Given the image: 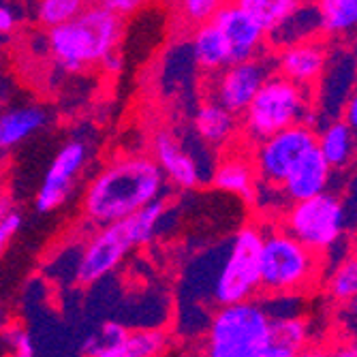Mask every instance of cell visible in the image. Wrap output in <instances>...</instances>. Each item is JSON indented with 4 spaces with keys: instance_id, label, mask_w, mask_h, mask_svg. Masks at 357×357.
Returning <instances> with one entry per match:
<instances>
[{
    "instance_id": "1",
    "label": "cell",
    "mask_w": 357,
    "mask_h": 357,
    "mask_svg": "<svg viewBox=\"0 0 357 357\" xmlns=\"http://www.w3.org/2000/svg\"><path fill=\"white\" fill-rule=\"evenodd\" d=\"M165 174L144 154L118 156L92 178L84 192V214L96 227H107L135 216L158 202Z\"/></svg>"
},
{
    "instance_id": "2",
    "label": "cell",
    "mask_w": 357,
    "mask_h": 357,
    "mask_svg": "<svg viewBox=\"0 0 357 357\" xmlns=\"http://www.w3.org/2000/svg\"><path fill=\"white\" fill-rule=\"evenodd\" d=\"M124 20L101 3L88 5L73 22L47 32V47L64 71H82L92 64H103L116 54L122 39Z\"/></svg>"
},
{
    "instance_id": "3",
    "label": "cell",
    "mask_w": 357,
    "mask_h": 357,
    "mask_svg": "<svg viewBox=\"0 0 357 357\" xmlns=\"http://www.w3.org/2000/svg\"><path fill=\"white\" fill-rule=\"evenodd\" d=\"M321 255L304 246L282 225L266 229L261 252V294L294 298L314 289L321 280Z\"/></svg>"
},
{
    "instance_id": "4",
    "label": "cell",
    "mask_w": 357,
    "mask_h": 357,
    "mask_svg": "<svg viewBox=\"0 0 357 357\" xmlns=\"http://www.w3.org/2000/svg\"><path fill=\"white\" fill-rule=\"evenodd\" d=\"M272 342V314L266 304L250 300L220 306L208 321L202 357H259Z\"/></svg>"
},
{
    "instance_id": "5",
    "label": "cell",
    "mask_w": 357,
    "mask_h": 357,
    "mask_svg": "<svg viewBox=\"0 0 357 357\" xmlns=\"http://www.w3.org/2000/svg\"><path fill=\"white\" fill-rule=\"evenodd\" d=\"M310 124V90L282 75H272L242 116V133L257 146L296 124Z\"/></svg>"
},
{
    "instance_id": "6",
    "label": "cell",
    "mask_w": 357,
    "mask_h": 357,
    "mask_svg": "<svg viewBox=\"0 0 357 357\" xmlns=\"http://www.w3.org/2000/svg\"><path fill=\"white\" fill-rule=\"evenodd\" d=\"M266 229L250 222L234 236L218 268L212 298L220 306H234L255 300L261 294V252Z\"/></svg>"
},
{
    "instance_id": "7",
    "label": "cell",
    "mask_w": 357,
    "mask_h": 357,
    "mask_svg": "<svg viewBox=\"0 0 357 357\" xmlns=\"http://www.w3.org/2000/svg\"><path fill=\"white\" fill-rule=\"evenodd\" d=\"M284 229L314 252L332 250L344 236L347 208L336 192H323L314 199L294 204L284 210Z\"/></svg>"
},
{
    "instance_id": "8",
    "label": "cell",
    "mask_w": 357,
    "mask_h": 357,
    "mask_svg": "<svg viewBox=\"0 0 357 357\" xmlns=\"http://www.w3.org/2000/svg\"><path fill=\"white\" fill-rule=\"evenodd\" d=\"M317 148V128L308 122L296 124L252 148V163L261 186L282 188L300 160Z\"/></svg>"
},
{
    "instance_id": "9",
    "label": "cell",
    "mask_w": 357,
    "mask_h": 357,
    "mask_svg": "<svg viewBox=\"0 0 357 357\" xmlns=\"http://www.w3.org/2000/svg\"><path fill=\"white\" fill-rule=\"evenodd\" d=\"M133 246L135 240L131 231H128L126 220L99 227L82 248L79 261L75 268V282L82 287L99 282L122 264V259Z\"/></svg>"
},
{
    "instance_id": "10",
    "label": "cell",
    "mask_w": 357,
    "mask_h": 357,
    "mask_svg": "<svg viewBox=\"0 0 357 357\" xmlns=\"http://www.w3.org/2000/svg\"><path fill=\"white\" fill-rule=\"evenodd\" d=\"M276 75L272 62L264 56H259L248 62L231 64L218 75H214V82L210 86L214 103L222 105L234 114H242L250 107L255 96L266 86V82Z\"/></svg>"
},
{
    "instance_id": "11",
    "label": "cell",
    "mask_w": 357,
    "mask_h": 357,
    "mask_svg": "<svg viewBox=\"0 0 357 357\" xmlns=\"http://www.w3.org/2000/svg\"><path fill=\"white\" fill-rule=\"evenodd\" d=\"M86 154H88L86 144L77 139L67 142L58 150V154L54 156L52 165L45 172L43 182L37 190L35 208L39 212H52L69 199V195L73 190V182L86 163Z\"/></svg>"
},
{
    "instance_id": "12",
    "label": "cell",
    "mask_w": 357,
    "mask_h": 357,
    "mask_svg": "<svg viewBox=\"0 0 357 357\" xmlns=\"http://www.w3.org/2000/svg\"><path fill=\"white\" fill-rule=\"evenodd\" d=\"M214 24L225 35L231 50V64L248 62L261 56V47L268 39L266 30L257 24V20L238 3H222Z\"/></svg>"
},
{
    "instance_id": "13",
    "label": "cell",
    "mask_w": 357,
    "mask_h": 357,
    "mask_svg": "<svg viewBox=\"0 0 357 357\" xmlns=\"http://www.w3.org/2000/svg\"><path fill=\"white\" fill-rule=\"evenodd\" d=\"M330 50L328 45L312 39L294 47H287L276 58V71L278 75L287 77L289 82L298 84L304 90H310L312 86L323 79L328 67H330Z\"/></svg>"
},
{
    "instance_id": "14",
    "label": "cell",
    "mask_w": 357,
    "mask_h": 357,
    "mask_svg": "<svg viewBox=\"0 0 357 357\" xmlns=\"http://www.w3.org/2000/svg\"><path fill=\"white\" fill-rule=\"evenodd\" d=\"M152 150H154V160L174 186L190 190L202 184L204 178L199 172V163L184 148V144L176 139L169 131H158L154 135Z\"/></svg>"
},
{
    "instance_id": "15",
    "label": "cell",
    "mask_w": 357,
    "mask_h": 357,
    "mask_svg": "<svg viewBox=\"0 0 357 357\" xmlns=\"http://www.w3.org/2000/svg\"><path fill=\"white\" fill-rule=\"evenodd\" d=\"M332 174L334 169L330 167V163L323 158L321 150L314 148L310 150L300 163L294 167V172L289 174L287 182L282 184V197L284 202L294 204H302L308 199H314L323 192H330V182H332Z\"/></svg>"
},
{
    "instance_id": "16",
    "label": "cell",
    "mask_w": 357,
    "mask_h": 357,
    "mask_svg": "<svg viewBox=\"0 0 357 357\" xmlns=\"http://www.w3.org/2000/svg\"><path fill=\"white\" fill-rule=\"evenodd\" d=\"M212 184L218 190L236 195V197H242L248 204L257 202L259 178H257L252 156H244V154L222 156L212 169Z\"/></svg>"
},
{
    "instance_id": "17",
    "label": "cell",
    "mask_w": 357,
    "mask_h": 357,
    "mask_svg": "<svg viewBox=\"0 0 357 357\" xmlns=\"http://www.w3.org/2000/svg\"><path fill=\"white\" fill-rule=\"evenodd\" d=\"M190 54L195 64L210 73L212 77L225 71L227 67H231V50L227 43L225 35L218 30L214 22L204 24L199 28L192 30L190 37Z\"/></svg>"
},
{
    "instance_id": "18",
    "label": "cell",
    "mask_w": 357,
    "mask_h": 357,
    "mask_svg": "<svg viewBox=\"0 0 357 357\" xmlns=\"http://www.w3.org/2000/svg\"><path fill=\"white\" fill-rule=\"evenodd\" d=\"M242 122L238 120V114L225 109L222 105L214 101H206L197 107L192 116V128L197 137L210 146H225L234 137H238Z\"/></svg>"
},
{
    "instance_id": "19",
    "label": "cell",
    "mask_w": 357,
    "mask_h": 357,
    "mask_svg": "<svg viewBox=\"0 0 357 357\" xmlns=\"http://www.w3.org/2000/svg\"><path fill=\"white\" fill-rule=\"evenodd\" d=\"M317 148L332 169H347L357 156V135L342 118H338L317 128Z\"/></svg>"
},
{
    "instance_id": "20",
    "label": "cell",
    "mask_w": 357,
    "mask_h": 357,
    "mask_svg": "<svg viewBox=\"0 0 357 357\" xmlns=\"http://www.w3.org/2000/svg\"><path fill=\"white\" fill-rule=\"evenodd\" d=\"M167 347V334L163 330H128L118 342L82 351L84 357H158Z\"/></svg>"
},
{
    "instance_id": "21",
    "label": "cell",
    "mask_w": 357,
    "mask_h": 357,
    "mask_svg": "<svg viewBox=\"0 0 357 357\" xmlns=\"http://www.w3.org/2000/svg\"><path fill=\"white\" fill-rule=\"evenodd\" d=\"M319 32H323V20H321V11L319 5H304L291 15L276 32L268 37L272 45H276L280 52L287 47H294L306 41H312L319 37Z\"/></svg>"
},
{
    "instance_id": "22",
    "label": "cell",
    "mask_w": 357,
    "mask_h": 357,
    "mask_svg": "<svg viewBox=\"0 0 357 357\" xmlns=\"http://www.w3.org/2000/svg\"><path fill=\"white\" fill-rule=\"evenodd\" d=\"M47 122V114L37 105L5 109L0 116V146L5 150L26 142Z\"/></svg>"
},
{
    "instance_id": "23",
    "label": "cell",
    "mask_w": 357,
    "mask_h": 357,
    "mask_svg": "<svg viewBox=\"0 0 357 357\" xmlns=\"http://www.w3.org/2000/svg\"><path fill=\"white\" fill-rule=\"evenodd\" d=\"M240 5L257 20L268 37L302 7L298 0H240Z\"/></svg>"
},
{
    "instance_id": "24",
    "label": "cell",
    "mask_w": 357,
    "mask_h": 357,
    "mask_svg": "<svg viewBox=\"0 0 357 357\" xmlns=\"http://www.w3.org/2000/svg\"><path fill=\"white\" fill-rule=\"evenodd\" d=\"M326 294L336 304H349L357 298V259L349 252L330 270L326 278Z\"/></svg>"
},
{
    "instance_id": "25",
    "label": "cell",
    "mask_w": 357,
    "mask_h": 357,
    "mask_svg": "<svg viewBox=\"0 0 357 357\" xmlns=\"http://www.w3.org/2000/svg\"><path fill=\"white\" fill-rule=\"evenodd\" d=\"M317 5L326 35L342 37L357 32V0H321Z\"/></svg>"
},
{
    "instance_id": "26",
    "label": "cell",
    "mask_w": 357,
    "mask_h": 357,
    "mask_svg": "<svg viewBox=\"0 0 357 357\" xmlns=\"http://www.w3.org/2000/svg\"><path fill=\"white\" fill-rule=\"evenodd\" d=\"M272 340L302 353L310 342V323L302 314L272 317Z\"/></svg>"
},
{
    "instance_id": "27",
    "label": "cell",
    "mask_w": 357,
    "mask_h": 357,
    "mask_svg": "<svg viewBox=\"0 0 357 357\" xmlns=\"http://www.w3.org/2000/svg\"><path fill=\"white\" fill-rule=\"evenodd\" d=\"M88 5L82 3V0H41V3L35 5V20L50 30L60 28L64 24L73 22L77 15L84 13Z\"/></svg>"
},
{
    "instance_id": "28",
    "label": "cell",
    "mask_w": 357,
    "mask_h": 357,
    "mask_svg": "<svg viewBox=\"0 0 357 357\" xmlns=\"http://www.w3.org/2000/svg\"><path fill=\"white\" fill-rule=\"evenodd\" d=\"M163 214H165V204H163V199H158V202L150 204L148 208H144L142 212H137L135 216L126 218L128 231H131V236L135 240V246H144L154 238L160 220H163Z\"/></svg>"
},
{
    "instance_id": "29",
    "label": "cell",
    "mask_w": 357,
    "mask_h": 357,
    "mask_svg": "<svg viewBox=\"0 0 357 357\" xmlns=\"http://www.w3.org/2000/svg\"><path fill=\"white\" fill-rule=\"evenodd\" d=\"M222 3H218V0H184V3H180V15L186 24L195 28H199L204 24H210L214 22L218 9H220Z\"/></svg>"
},
{
    "instance_id": "30",
    "label": "cell",
    "mask_w": 357,
    "mask_h": 357,
    "mask_svg": "<svg viewBox=\"0 0 357 357\" xmlns=\"http://www.w3.org/2000/svg\"><path fill=\"white\" fill-rule=\"evenodd\" d=\"M3 342L7 349V357H35V344H32L30 334L17 323L5 326Z\"/></svg>"
},
{
    "instance_id": "31",
    "label": "cell",
    "mask_w": 357,
    "mask_h": 357,
    "mask_svg": "<svg viewBox=\"0 0 357 357\" xmlns=\"http://www.w3.org/2000/svg\"><path fill=\"white\" fill-rule=\"evenodd\" d=\"M298 357H357V342H347L338 338L312 342Z\"/></svg>"
},
{
    "instance_id": "32",
    "label": "cell",
    "mask_w": 357,
    "mask_h": 357,
    "mask_svg": "<svg viewBox=\"0 0 357 357\" xmlns=\"http://www.w3.org/2000/svg\"><path fill=\"white\" fill-rule=\"evenodd\" d=\"M334 328H336L338 340L357 342V298L349 304L336 306Z\"/></svg>"
},
{
    "instance_id": "33",
    "label": "cell",
    "mask_w": 357,
    "mask_h": 357,
    "mask_svg": "<svg viewBox=\"0 0 357 357\" xmlns=\"http://www.w3.org/2000/svg\"><path fill=\"white\" fill-rule=\"evenodd\" d=\"M22 212L17 208H11L7 212L0 214V246L7 248V244L17 236L22 227Z\"/></svg>"
},
{
    "instance_id": "34",
    "label": "cell",
    "mask_w": 357,
    "mask_h": 357,
    "mask_svg": "<svg viewBox=\"0 0 357 357\" xmlns=\"http://www.w3.org/2000/svg\"><path fill=\"white\" fill-rule=\"evenodd\" d=\"M17 22H20V11H17V7L11 5V3H7V0H5V3L0 5V32H3V37H5V39L15 30Z\"/></svg>"
},
{
    "instance_id": "35",
    "label": "cell",
    "mask_w": 357,
    "mask_h": 357,
    "mask_svg": "<svg viewBox=\"0 0 357 357\" xmlns=\"http://www.w3.org/2000/svg\"><path fill=\"white\" fill-rule=\"evenodd\" d=\"M103 7H107L112 13H116L118 17H126V15H131V13H135L139 7H142V3L139 0H103L101 3Z\"/></svg>"
},
{
    "instance_id": "36",
    "label": "cell",
    "mask_w": 357,
    "mask_h": 357,
    "mask_svg": "<svg viewBox=\"0 0 357 357\" xmlns=\"http://www.w3.org/2000/svg\"><path fill=\"white\" fill-rule=\"evenodd\" d=\"M342 120L353 128L355 135H357V88L351 92L349 101H347V105L342 109Z\"/></svg>"
},
{
    "instance_id": "37",
    "label": "cell",
    "mask_w": 357,
    "mask_h": 357,
    "mask_svg": "<svg viewBox=\"0 0 357 357\" xmlns=\"http://www.w3.org/2000/svg\"><path fill=\"white\" fill-rule=\"evenodd\" d=\"M298 355H300V353H296L294 349H289V347H284V344L272 340L259 357H298Z\"/></svg>"
},
{
    "instance_id": "38",
    "label": "cell",
    "mask_w": 357,
    "mask_h": 357,
    "mask_svg": "<svg viewBox=\"0 0 357 357\" xmlns=\"http://www.w3.org/2000/svg\"><path fill=\"white\" fill-rule=\"evenodd\" d=\"M101 67H103L105 71H109V73H118V71L122 69V58H120L118 54H112L109 58L103 60Z\"/></svg>"
},
{
    "instance_id": "39",
    "label": "cell",
    "mask_w": 357,
    "mask_h": 357,
    "mask_svg": "<svg viewBox=\"0 0 357 357\" xmlns=\"http://www.w3.org/2000/svg\"><path fill=\"white\" fill-rule=\"evenodd\" d=\"M351 54H353V58L357 60V32L353 35V43H351Z\"/></svg>"
},
{
    "instance_id": "40",
    "label": "cell",
    "mask_w": 357,
    "mask_h": 357,
    "mask_svg": "<svg viewBox=\"0 0 357 357\" xmlns=\"http://www.w3.org/2000/svg\"><path fill=\"white\" fill-rule=\"evenodd\" d=\"M351 255L357 259V234L353 236V240H351Z\"/></svg>"
}]
</instances>
